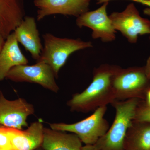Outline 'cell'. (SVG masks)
I'll use <instances>...</instances> for the list:
<instances>
[{"label": "cell", "instance_id": "cell-1", "mask_svg": "<svg viewBox=\"0 0 150 150\" xmlns=\"http://www.w3.org/2000/svg\"><path fill=\"white\" fill-rule=\"evenodd\" d=\"M120 67L104 64L93 70L89 86L81 93L73 95L67 105L73 111L88 112L107 106L115 100L112 78Z\"/></svg>", "mask_w": 150, "mask_h": 150}, {"label": "cell", "instance_id": "cell-2", "mask_svg": "<svg viewBox=\"0 0 150 150\" xmlns=\"http://www.w3.org/2000/svg\"><path fill=\"white\" fill-rule=\"evenodd\" d=\"M140 99L132 98L114 100L111 105L115 108V119L112 126L95 144L98 150H123L127 131L131 125Z\"/></svg>", "mask_w": 150, "mask_h": 150}, {"label": "cell", "instance_id": "cell-3", "mask_svg": "<svg viewBox=\"0 0 150 150\" xmlns=\"http://www.w3.org/2000/svg\"><path fill=\"white\" fill-rule=\"evenodd\" d=\"M43 36L44 46L36 62H43L49 65L56 77L71 54L93 47L91 42L80 39L61 38L49 33H45Z\"/></svg>", "mask_w": 150, "mask_h": 150}, {"label": "cell", "instance_id": "cell-4", "mask_svg": "<svg viewBox=\"0 0 150 150\" xmlns=\"http://www.w3.org/2000/svg\"><path fill=\"white\" fill-rule=\"evenodd\" d=\"M112 86L115 100H125L132 98L144 100L150 88V80L143 67H120L112 78Z\"/></svg>", "mask_w": 150, "mask_h": 150}, {"label": "cell", "instance_id": "cell-5", "mask_svg": "<svg viewBox=\"0 0 150 150\" xmlns=\"http://www.w3.org/2000/svg\"><path fill=\"white\" fill-rule=\"evenodd\" d=\"M107 106L98 108L88 118L77 123H50L51 129L76 134L85 145H94L109 129V124L104 116Z\"/></svg>", "mask_w": 150, "mask_h": 150}, {"label": "cell", "instance_id": "cell-6", "mask_svg": "<svg viewBox=\"0 0 150 150\" xmlns=\"http://www.w3.org/2000/svg\"><path fill=\"white\" fill-rule=\"evenodd\" d=\"M109 16L114 29L129 43H137L140 35H149L150 40V20L140 16L134 3L129 4L123 11L114 12Z\"/></svg>", "mask_w": 150, "mask_h": 150}, {"label": "cell", "instance_id": "cell-7", "mask_svg": "<svg viewBox=\"0 0 150 150\" xmlns=\"http://www.w3.org/2000/svg\"><path fill=\"white\" fill-rule=\"evenodd\" d=\"M55 77L49 65L43 62H36L35 64L31 66L23 65L13 67L6 78L17 82L38 84L44 88L57 93L59 88L55 81Z\"/></svg>", "mask_w": 150, "mask_h": 150}, {"label": "cell", "instance_id": "cell-8", "mask_svg": "<svg viewBox=\"0 0 150 150\" xmlns=\"http://www.w3.org/2000/svg\"><path fill=\"white\" fill-rule=\"evenodd\" d=\"M108 4L109 2L103 3L99 8L83 13L78 17L76 20L78 27L91 28L92 30L93 38H100L103 42H111L116 38V30L107 14Z\"/></svg>", "mask_w": 150, "mask_h": 150}, {"label": "cell", "instance_id": "cell-9", "mask_svg": "<svg viewBox=\"0 0 150 150\" xmlns=\"http://www.w3.org/2000/svg\"><path fill=\"white\" fill-rule=\"evenodd\" d=\"M34 108L32 104L23 98L9 100L0 91V125L22 130L28 126L27 119L33 114Z\"/></svg>", "mask_w": 150, "mask_h": 150}, {"label": "cell", "instance_id": "cell-10", "mask_svg": "<svg viewBox=\"0 0 150 150\" xmlns=\"http://www.w3.org/2000/svg\"><path fill=\"white\" fill-rule=\"evenodd\" d=\"M91 0H34L37 8V20L54 14L77 18L89 10Z\"/></svg>", "mask_w": 150, "mask_h": 150}, {"label": "cell", "instance_id": "cell-11", "mask_svg": "<svg viewBox=\"0 0 150 150\" xmlns=\"http://www.w3.org/2000/svg\"><path fill=\"white\" fill-rule=\"evenodd\" d=\"M8 135L13 150H35L43 142V124L38 121L32 123L26 130L4 127Z\"/></svg>", "mask_w": 150, "mask_h": 150}, {"label": "cell", "instance_id": "cell-12", "mask_svg": "<svg viewBox=\"0 0 150 150\" xmlns=\"http://www.w3.org/2000/svg\"><path fill=\"white\" fill-rule=\"evenodd\" d=\"M14 32L18 42L21 43L30 53L32 58L37 61L43 47L35 18L25 16Z\"/></svg>", "mask_w": 150, "mask_h": 150}, {"label": "cell", "instance_id": "cell-13", "mask_svg": "<svg viewBox=\"0 0 150 150\" xmlns=\"http://www.w3.org/2000/svg\"><path fill=\"white\" fill-rule=\"evenodd\" d=\"M23 0H0V34L5 39L24 18Z\"/></svg>", "mask_w": 150, "mask_h": 150}, {"label": "cell", "instance_id": "cell-14", "mask_svg": "<svg viewBox=\"0 0 150 150\" xmlns=\"http://www.w3.org/2000/svg\"><path fill=\"white\" fill-rule=\"evenodd\" d=\"M0 53V81L4 80L12 68L27 65L28 62L19 47L14 31L7 38Z\"/></svg>", "mask_w": 150, "mask_h": 150}, {"label": "cell", "instance_id": "cell-15", "mask_svg": "<svg viewBox=\"0 0 150 150\" xmlns=\"http://www.w3.org/2000/svg\"><path fill=\"white\" fill-rule=\"evenodd\" d=\"M81 141L76 134L44 128L41 146L43 150H81Z\"/></svg>", "mask_w": 150, "mask_h": 150}, {"label": "cell", "instance_id": "cell-16", "mask_svg": "<svg viewBox=\"0 0 150 150\" xmlns=\"http://www.w3.org/2000/svg\"><path fill=\"white\" fill-rule=\"evenodd\" d=\"M123 150H150V122L133 120L126 133Z\"/></svg>", "mask_w": 150, "mask_h": 150}, {"label": "cell", "instance_id": "cell-17", "mask_svg": "<svg viewBox=\"0 0 150 150\" xmlns=\"http://www.w3.org/2000/svg\"><path fill=\"white\" fill-rule=\"evenodd\" d=\"M134 121L150 122V106L141 100L135 111Z\"/></svg>", "mask_w": 150, "mask_h": 150}, {"label": "cell", "instance_id": "cell-18", "mask_svg": "<svg viewBox=\"0 0 150 150\" xmlns=\"http://www.w3.org/2000/svg\"><path fill=\"white\" fill-rule=\"evenodd\" d=\"M4 127L0 125V150H13L9 137Z\"/></svg>", "mask_w": 150, "mask_h": 150}, {"label": "cell", "instance_id": "cell-19", "mask_svg": "<svg viewBox=\"0 0 150 150\" xmlns=\"http://www.w3.org/2000/svg\"><path fill=\"white\" fill-rule=\"evenodd\" d=\"M113 1V0H111ZM135 2L142 4L143 5L146 6L148 7L143 11V12L145 15L150 16V0H127Z\"/></svg>", "mask_w": 150, "mask_h": 150}, {"label": "cell", "instance_id": "cell-20", "mask_svg": "<svg viewBox=\"0 0 150 150\" xmlns=\"http://www.w3.org/2000/svg\"><path fill=\"white\" fill-rule=\"evenodd\" d=\"M147 76L150 80V56L147 60L146 64L144 67Z\"/></svg>", "mask_w": 150, "mask_h": 150}, {"label": "cell", "instance_id": "cell-21", "mask_svg": "<svg viewBox=\"0 0 150 150\" xmlns=\"http://www.w3.org/2000/svg\"><path fill=\"white\" fill-rule=\"evenodd\" d=\"M81 150H98L95 145H85V146H82Z\"/></svg>", "mask_w": 150, "mask_h": 150}, {"label": "cell", "instance_id": "cell-22", "mask_svg": "<svg viewBox=\"0 0 150 150\" xmlns=\"http://www.w3.org/2000/svg\"><path fill=\"white\" fill-rule=\"evenodd\" d=\"M144 100L149 106H150V88L146 93L145 99Z\"/></svg>", "mask_w": 150, "mask_h": 150}, {"label": "cell", "instance_id": "cell-23", "mask_svg": "<svg viewBox=\"0 0 150 150\" xmlns=\"http://www.w3.org/2000/svg\"><path fill=\"white\" fill-rule=\"evenodd\" d=\"M5 39L0 34V53H1V51L3 46H4V44L5 42Z\"/></svg>", "mask_w": 150, "mask_h": 150}, {"label": "cell", "instance_id": "cell-24", "mask_svg": "<svg viewBox=\"0 0 150 150\" xmlns=\"http://www.w3.org/2000/svg\"><path fill=\"white\" fill-rule=\"evenodd\" d=\"M35 150H42L41 149H40V148H38V149H36Z\"/></svg>", "mask_w": 150, "mask_h": 150}]
</instances>
